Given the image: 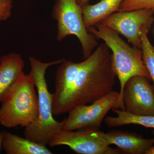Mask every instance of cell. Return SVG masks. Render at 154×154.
Instances as JSON below:
<instances>
[{"label": "cell", "instance_id": "obj_1", "mask_svg": "<svg viewBox=\"0 0 154 154\" xmlns=\"http://www.w3.org/2000/svg\"><path fill=\"white\" fill-rule=\"evenodd\" d=\"M116 77L112 53L105 42L82 62L63 60L56 74L53 114L68 113L101 99L113 91Z\"/></svg>", "mask_w": 154, "mask_h": 154}, {"label": "cell", "instance_id": "obj_2", "mask_svg": "<svg viewBox=\"0 0 154 154\" xmlns=\"http://www.w3.org/2000/svg\"><path fill=\"white\" fill-rule=\"evenodd\" d=\"M96 38L102 39L112 52V62L120 83L118 102L115 108L125 110L122 94L125 86L131 77L143 76L151 80L143 60L141 50L130 46L119 33L101 22L88 29Z\"/></svg>", "mask_w": 154, "mask_h": 154}, {"label": "cell", "instance_id": "obj_3", "mask_svg": "<svg viewBox=\"0 0 154 154\" xmlns=\"http://www.w3.org/2000/svg\"><path fill=\"white\" fill-rule=\"evenodd\" d=\"M63 60L43 63L30 57V75L37 90L38 114L35 121L25 128V137L36 143L48 145L54 135L63 129V121L56 120L53 116V94L48 91L45 74L51 66L61 63Z\"/></svg>", "mask_w": 154, "mask_h": 154}, {"label": "cell", "instance_id": "obj_4", "mask_svg": "<svg viewBox=\"0 0 154 154\" xmlns=\"http://www.w3.org/2000/svg\"><path fill=\"white\" fill-rule=\"evenodd\" d=\"M30 74H23L3 99L0 107V123L8 128L26 127L38 116V96Z\"/></svg>", "mask_w": 154, "mask_h": 154}, {"label": "cell", "instance_id": "obj_5", "mask_svg": "<svg viewBox=\"0 0 154 154\" xmlns=\"http://www.w3.org/2000/svg\"><path fill=\"white\" fill-rule=\"evenodd\" d=\"M52 16L57 22L58 41H61L69 35H74L82 45L84 58L89 57L98 43L96 37L86 28L82 6L76 0H57Z\"/></svg>", "mask_w": 154, "mask_h": 154}, {"label": "cell", "instance_id": "obj_6", "mask_svg": "<svg viewBox=\"0 0 154 154\" xmlns=\"http://www.w3.org/2000/svg\"><path fill=\"white\" fill-rule=\"evenodd\" d=\"M75 131L61 130L50 140L51 147L66 146L80 154H118L119 149L110 147L104 138L105 133L99 130L82 129Z\"/></svg>", "mask_w": 154, "mask_h": 154}, {"label": "cell", "instance_id": "obj_7", "mask_svg": "<svg viewBox=\"0 0 154 154\" xmlns=\"http://www.w3.org/2000/svg\"><path fill=\"white\" fill-rule=\"evenodd\" d=\"M119 97V93L112 91L90 105L75 107L63 120L62 130L69 131L82 129L99 130L107 113L110 109L115 108Z\"/></svg>", "mask_w": 154, "mask_h": 154}, {"label": "cell", "instance_id": "obj_8", "mask_svg": "<svg viewBox=\"0 0 154 154\" xmlns=\"http://www.w3.org/2000/svg\"><path fill=\"white\" fill-rule=\"evenodd\" d=\"M154 10L140 9L116 12L101 22L124 36L133 46L141 49L140 34L144 28H150L154 21Z\"/></svg>", "mask_w": 154, "mask_h": 154}, {"label": "cell", "instance_id": "obj_9", "mask_svg": "<svg viewBox=\"0 0 154 154\" xmlns=\"http://www.w3.org/2000/svg\"><path fill=\"white\" fill-rule=\"evenodd\" d=\"M143 76L136 75L127 82L122 100L125 110L136 115L154 116V87Z\"/></svg>", "mask_w": 154, "mask_h": 154}, {"label": "cell", "instance_id": "obj_10", "mask_svg": "<svg viewBox=\"0 0 154 154\" xmlns=\"http://www.w3.org/2000/svg\"><path fill=\"white\" fill-rule=\"evenodd\" d=\"M104 137L110 145H115L125 154H146L154 144V138H144L141 135L122 131L105 133Z\"/></svg>", "mask_w": 154, "mask_h": 154}, {"label": "cell", "instance_id": "obj_11", "mask_svg": "<svg viewBox=\"0 0 154 154\" xmlns=\"http://www.w3.org/2000/svg\"><path fill=\"white\" fill-rule=\"evenodd\" d=\"M24 61L18 54L12 53L0 58V105L24 73Z\"/></svg>", "mask_w": 154, "mask_h": 154}, {"label": "cell", "instance_id": "obj_12", "mask_svg": "<svg viewBox=\"0 0 154 154\" xmlns=\"http://www.w3.org/2000/svg\"><path fill=\"white\" fill-rule=\"evenodd\" d=\"M2 148L7 154H51L46 146L3 131Z\"/></svg>", "mask_w": 154, "mask_h": 154}, {"label": "cell", "instance_id": "obj_13", "mask_svg": "<svg viewBox=\"0 0 154 154\" xmlns=\"http://www.w3.org/2000/svg\"><path fill=\"white\" fill-rule=\"evenodd\" d=\"M124 0H101L95 5L82 6L83 21L88 29L117 12Z\"/></svg>", "mask_w": 154, "mask_h": 154}, {"label": "cell", "instance_id": "obj_14", "mask_svg": "<svg viewBox=\"0 0 154 154\" xmlns=\"http://www.w3.org/2000/svg\"><path fill=\"white\" fill-rule=\"evenodd\" d=\"M112 111L117 116H107L105 119V123L109 127L133 124L154 129V116L136 115L116 108H113Z\"/></svg>", "mask_w": 154, "mask_h": 154}, {"label": "cell", "instance_id": "obj_15", "mask_svg": "<svg viewBox=\"0 0 154 154\" xmlns=\"http://www.w3.org/2000/svg\"><path fill=\"white\" fill-rule=\"evenodd\" d=\"M149 28H144L140 34L143 58L146 68L148 71L154 87V46L149 40L148 33Z\"/></svg>", "mask_w": 154, "mask_h": 154}, {"label": "cell", "instance_id": "obj_16", "mask_svg": "<svg viewBox=\"0 0 154 154\" xmlns=\"http://www.w3.org/2000/svg\"><path fill=\"white\" fill-rule=\"evenodd\" d=\"M140 9L154 10V0H124L117 12H126Z\"/></svg>", "mask_w": 154, "mask_h": 154}, {"label": "cell", "instance_id": "obj_17", "mask_svg": "<svg viewBox=\"0 0 154 154\" xmlns=\"http://www.w3.org/2000/svg\"><path fill=\"white\" fill-rule=\"evenodd\" d=\"M11 0H0V21L7 20L11 14Z\"/></svg>", "mask_w": 154, "mask_h": 154}, {"label": "cell", "instance_id": "obj_18", "mask_svg": "<svg viewBox=\"0 0 154 154\" xmlns=\"http://www.w3.org/2000/svg\"><path fill=\"white\" fill-rule=\"evenodd\" d=\"M89 1L90 0H76L77 3L81 6L88 4Z\"/></svg>", "mask_w": 154, "mask_h": 154}, {"label": "cell", "instance_id": "obj_19", "mask_svg": "<svg viewBox=\"0 0 154 154\" xmlns=\"http://www.w3.org/2000/svg\"><path fill=\"white\" fill-rule=\"evenodd\" d=\"M3 134L2 132H0V151L2 146Z\"/></svg>", "mask_w": 154, "mask_h": 154}, {"label": "cell", "instance_id": "obj_20", "mask_svg": "<svg viewBox=\"0 0 154 154\" xmlns=\"http://www.w3.org/2000/svg\"><path fill=\"white\" fill-rule=\"evenodd\" d=\"M146 154H154V146L149 149L146 153Z\"/></svg>", "mask_w": 154, "mask_h": 154}]
</instances>
